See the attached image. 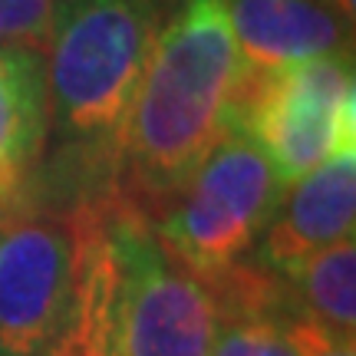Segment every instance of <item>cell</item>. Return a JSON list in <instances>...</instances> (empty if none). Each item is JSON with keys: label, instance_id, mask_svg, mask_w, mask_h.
I'll return each mask as SVG.
<instances>
[{"label": "cell", "instance_id": "cell-1", "mask_svg": "<svg viewBox=\"0 0 356 356\" xmlns=\"http://www.w3.org/2000/svg\"><path fill=\"white\" fill-rule=\"evenodd\" d=\"M248 66L225 0H185L159 30L119 142V195L152 215L238 122Z\"/></svg>", "mask_w": 356, "mask_h": 356}, {"label": "cell", "instance_id": "cell-2", "mask_svg": "<svg viewBox=\"0 0 356 356\" xmlns=\"http://www.w3.org/2000/svg\"><path fill=\"white\" fill-rule=\"evenodd\" d=\"M155 37V0H56L43 70L50 129L60 139L115 155Z\"/></svg>", "mask_w": 356, "mask_h": 356}, {"label": "cell", "instance_id": "cell-3", "mask_svg": "<svg viewBox=\"0 0 356 356\" xmlns=\"http://www.w3.org/2000/svg\"><path fill=\"white\" fill-rule=\"evenodd\" d=\"M280 195L284 188L264 152L241 129H231L155 208L152 221L172 257L204 287H215L254 254Z\"/></svg>", "mask_w": 356, "mask_h": 356}, {"label": "cell", "instance_id": "cell-4", "mask_svg": "<svg viewBox=\"0 0 356 356\" xmlns=\"http://www.w3.org/2000/svg\"><path fill=\"white\" fill-rule=\"evenodd\" d=\"M109 241L115 254L113 356H211L218 304L175 261L152 215L119 191L109 195Z\"/></svg>", "mask_w": 356, "mask_h": 356}, {"label": "cell", "instance_id": "cell-5", "mask_svg": "<svg viewBox=\"0 0 356 356\" xmlns=\"http://www.w3.org/2000/svg\"><path fill=\"white\" fill-rule=\"evenodd\" d=\"M234 129L264 152L280 188L356 149L353 53L264 73L248 70Z\"/></svg>", "mask_w": 356, "mask_h": 356}, {"label": "cell", "instance_id": "cell-6", "mask_svg": "<svg viewBox=\"0 0 356 356\" xmlns=\"http://www.w3.org/2000/svg\"><path fill=\"white\" fill-rule=\"evenodd\" d=\"M353 225L356 149H346L284 188L251 257L274 274H287L323 248L353 238Z\"/></svg>", "mask_w": 356, "mask_h": 356}, {"label": "cell", "instance_id": "cell-7", "mask_svg": "<svg viewBox=\"0 0 356 356\" xmlns=\"http://www.w3.org/2000/svg\"><path fill=\"white\" fill-rule=\"evenodd\" d=\"M225 10L251 73L350 53L353 24L327 0H225Z\"/></svg>", "mask_w": 356, "mask_h": 356}, {"label": "cell", "instance_id": "cell-8", "mask_svg": "<svg viewBox=\"0 0 356 356\" xmlns=\"http://www.w3.org/2000/svg\"><path fill=\"white\" fill-rule=\"evenodd\" d=\"M50 136L47 70L37 50L0 47V215L24 208Z\"/></svg>", "mask_w": 356, "mask_h": 356}, {"label": "cell", "instance_id": "cell-9", "mask_svg": "<svg viewBox=\"0 0 356 356\" xmlns=\"http://www.w3.org/2000/svg\"><path fill=\"white\" fill-rule=\"evenodd\" d=\"M287 314L320 320L330 330L356 333V241L330 244L304 264L280 274Z\"/></svg>", "mask_w": 356, "mask_h": 356}, {"label": "cell", "instance_id": "cell-10", "mask_svg": "<svg viewBox=\"0 0 356 356\" xmlns=\"http://www.w3.org/2000/svg\"><path fill=\"white\" fill-rule=\"evenodd\" d=\"M211 356H293L284 333V314H267V310L218 314Z\"/></svg>", "mask_w": 356, "mask_h": 356}, {"label": "cell", "instance_id": "cell-11", "mask_svg": "<svg viewBox=\"0 0 356 356\" xmlns=\"http://www.w3.org/2000/svg\"><path fill=\"white\" fill-rule=\"evenodd\" d=\"M56 0H0V47L43 53Z\"/></svg>", "mask_w": 356, "mask_h": 356}, {"label": "cell", "instance_id": "cell-12", "mask_svg": "<svg viewBox=\"0 0 356 356\" xmlns=\"http://www.w3.org/2000/svg\"><path fill=\"white\" fill-rule=\"evenodd\" d=\"M284 333L293 356H356V333L330 330L300 314H284Z\"/></svg>", "mask_w": 356, "mask_h": 356}, {"label": "cell", "instance_id": "cell-13", "mask_svg": "<svg viewBox=\"0 0 356 356\" xmlns=\"http://www.w3.org/2000/svg\"><path fill=\"white\" fill-rule=\"evenodd\" d=\"M327 3H330L333 10L340 13V17H343V20H350V24H353V10H356V0H327Z\"/></svg>", "mask_w": 356, "mask_h": 356}]
</instances>
